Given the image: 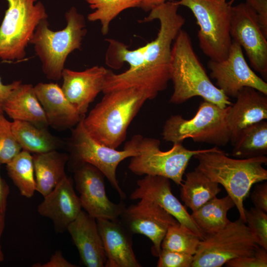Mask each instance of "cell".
Returning a JSON list of instances; mask_svg holds the SVG:
<instances>
[{
    "label": "cell",
    "mask_w": 267,
    "mask_h": 267,
    "mask_svg": "<svg viewBox=\"0 0 267 267\" xmlns=\"http://www.w3.org/2000/svg\"><path fill=\"white\" fill-rule=\"evenodd\" d=\"M234 206L235 204L229 195L221 198L216 197L192 211L190 216L205 236L220 230L229 223L227 214Z\"/></svg>",
    "instance_id": "484cf974"
},
{
    "label": "cell",
    "mask_w": 267,
    "mask_h": 267,
    "mask_svg": "<svg viewBox=\"0 0 267 267\" xmlns=\"http://www.w3.org/2000/svg\"><path fill=\"white\" fill-rule=\"evenodd\" d=\"M208 67L211 77L216 80V86L229 98H236L244 87L254 88L267 95V83L251 69L242 47L233 40L227 57L220 61L210 60Z\"/></svg>",
    "instance_id": "4fadbf2b"
},
{
    "label": "cell",
    "mask_w": 267,
    "mask_h": 267,
    "mask_svg": "<svg viewBox=\"0 0 267 267\" xmlns=\"http://www.w3.org/2000/svg\"><path fill=\"white\" fill-rule=\"evenodd\" d=\"M21 83V81H15L9 84H4L0 77V113H4V103L11 92Z\"/></svg>",
    "instance_id": "f35d334b"
},
{
    "label": "cell",
    "mask_w": 267,
    "mask_h": 267,
    "mask_svg": "<svg viewBox=\"0 0 267 267\" xmlns=\"http://www.w3.org/2000/svg\"><path fill=\"white\" fill-rule=\"evenodd\" d=\"M232 145V155L239 159L266 156L267 122L263 120L243 129Z\"/></svg>",
    "instance_id": "83f0119b"
},
{
    "label": "cell",
    "mask_w": 267,
    "mask_h": 267,
    "mask_svg": "<svg viewBox=\"0 0 267 267\" xmlns=\"http://www.w3.org/2000/svg\"></svg>",
    "instance_id": "7bdbcfd3"
},
{
    "label": "cell",
    "mask_w": 267,
    "mask_h": 267,
    "mask_svg": "<svg viewBox=\"0 0 267 267\" xmlns=\"http://www.w3.org/2000/svg\"><path fill=\"white\" fill-rule=\"evenodd\" d=\"M96 221L106 257L104 267H141L133 251L132 233L119 218Z\"/></svg>",
    "instance_id": "ac0fdd59"
},
{
    "label": "cell",
    "mask_w": 267,
    "mask_h": 267,
    "mask_svg": "<svg viewBox=\"0 0 267 267\" xmlns=\"http://www.w3.org/2000/svg\"><path fill=\"white\" fill-rule=\"evenodd\" d=\"M9 187L4 179L1 177L0 171V215H5L7 207V200L9 193Z\"/></svg>",
    "instance_id": "ab89813d"
},
{
    "label": "cell",
    "mask_w": 267,
    "mask_h": 267,
    "mask_svg": "<svg viewBox=\"0 0 267 267\" xmlns=\"http://www.w3.org/2000/svg\"><path fill=\"white\" fill-rule=\"evenodd\" d=\"M7 174L21 195L32 197L36 190V180L33 155L22 150L6 164Z\"/></svg>",
    "instance_id": "f1b7e54d"
},
{
    "label": "cell",
    "mask_w": 267,
    "mask_h": 267,
    "mask_svg": "<svg viewBox=\"0 0 267 267\" xmlns=\"http://www.w3.org/2000/svg\"><path fill=\"white\" fill-rule=\"evenodd\" d=\"M157 267H191L194 255L162 249Z\"/></svg>",
    "instance_id": "836d02e7"
},
{
    "label": "cell",
    "mask_w": 267,
    "mask_h": 267,
    "mask_svg": "<svg viewBox=\"0 0 267 267\" xmlns=\"http://www.w3.org/2000/svg\"><path fill=\"white\" fill-rule=\"evenodd\" d=\"M201 239L179 222L168 229L162 241L161 249L194 255Z\"/></svg>",
    "instance_id": "4dcf8cb0"
},
{
    "label": "cell",
    "mask_w": 267,
    "mask_h": 267,
    "mask_svg": "<svg viewBox=\"0 0 267 267\" xmlns=\"http://www.w3.org/2000/svg\"><path fill=\"white\" fill-rule=\"evenodd\" d=\"M254 10L261 27L267 37V0H246Z\"/></svg>",
    "instance_id": "d590c367"
},
{
    "label": "cell",
    "mask_w": 267,
    "mask_h": 267,
    "mask_svg": "<svg viewBox=\"0 0 267 267\" xmlns=\"http://www.w3.org/2000/svg\"><path fill=\"white\" fill-rule=\"evenodd\" d=\"M258 246L239 218L200 240L191 267H221L232 259L254 254Z\"/></svg>",
    "instance_id": "30bf717a"
},
{
    "label": "cell",
    "mask_w": 267,
    "mask_h": 267,
    "mask_svg": "<svg viewBox=\"0 0 267 267\" xmlns=\"http://www.w3.org/2000/svg\"><path fill=\"white\" fill-rule=\"evenodd\" d=\"M138 187L131 193L132 200L146 199L153 202L172 215L180 224L201 240L204 237L190 214L172 192L170 179L161 176L145 175L136 182Z\"/></svg>",
    "instance_id": "2e32d148"
},
{
    "label": "cell",
    "mask_w": 267,
    "mask_h": 267,
    "mask_svg": "<svg viewBox=\"0 0 267 267\" xmlns=\"http://www.w3.org/2000/svg\"><path fill=\"white\" fill-rule=\"evenodd\" d=\"M12 122L3 113H0V164H6L11 161L22 149L12 130Z\"/></svg>",
    "instance_id": "1f68e13d"
},
{
    "label": "cell",
    "mask_w": 267,
    "mask_h": 267,
    "mask_svg": "<svg viewBox=\"0 0 267 267\" xmlns=\"http://www.w3.org/2000/svg\"><path fill=\"white\" fill-rule=\"evenodd\" d=\"M254 207L267 213V182L256 185L251 194Z\"/></svg>",
    "instance_id": "8d00e7d4"
},
{
    "label": "cell",
    "mask_w": 267,
    "mask_h": 267,
    "mask_svg": "<svg viewBox=\"0 0 267 267\" xmlns=\"http://www.w3.org/2000/svg\"><path fill=\"white\" fill-rule=\"evenodd\" d=\"M83 119L71 131L69 146L73 162L87 163L98 169L121 198H126L117 178L116 170L122 161L136 155L135 150L127 142L122 150L97 142L86 130Z\"/></svg>",
    "instance_id": "8fae6325"
},
{
    "label": "cell",
    "mask_w": 267,
    "mask_h": 267,
    "mask_svg": "<svg viewBox=\"0 0 267 267\" xmlns=\"http://www.w3.org/2000/svg\"><path fill=\"white\" fill-rule=\"evenodd\" d=\"M65 17L66 27L57 31L49 28L47 19L40 21L30 42L42 63L44 75L52 81L62 78L67 57L81 49L87 32L85 18L75 7H71Z\"/></svg>",
    "instance_id": "5b68a950"
},
{
    "label": "cell",
    "mask_w": 267,
    "mask_h": 267,
    "mask_svg": "<svg viewBox=\"0 0 267 267\" xmlns=\"http://www.w3.org/2000/svg\"><path fill=\"white\" fill-rule=\"evenodd\" d=\"M74 166V181L82 208L95 219L119 218L126 207L122 202L117 204L109 199L104 174L89 163H76Z\"/></svg>",
    "instance_id": "7c38bea8"
},
{
    "label": "cell",
    "mask_w": 267,
    "mask_h": 267,
    "mask_svg": "<svg viewBox=\"0 0 267 267\" xmlns=\"http://www.w3.org/2000/svg\"><path fill=\"white\" fill-rule=\"evenodd\" d=\"M93 11L88 14L89 21H99L102 35L109 31L111 22L122 12L131 8L140 7L142 0H86Z\"/></svg>",
    "instance_id": "f546056e"
},
{
    "label": "cell",
    "mask_w": 267,
    "mask_h": 267,
    "mask_svg": "<svg viewBox=\"0 0 267 267\" xmlns=\"http://www.w3.org/2000/svg\"><path fill=\"white\" fill-rule=\"evenodd\" d=\"M179 5L189 8L199 27V46L210 60L225 59L232 43L231 2L222 0H179Z\"/></svg>",
    "instance_id": "ba28073f"
},
{
    "label": "cell",
    "mask_w": 267,
    "mask_h": 267,
    "mask_svg": "<svg viewBox=\"0 0 267 267\" xmlns=\"http://www.w3.org/2000/svg\"><path fill=\"white\" fill-rule=\"evenodd\" d=\"M180 184V197L185 207L194 211L221 191L219 184L212 181L196 169L185 175Z\"/></svg>",
    "instance_id": "4316f807"
},
{
    "label": "cell",
    "mask_w": 267,
    "mask_h": 267,
    "mask_svg": "<svg viewBox=\"0 0 267 267\" xmlns=\"http://www.w3.org/2000/svg\"><path fill=\"white\" fill-rule=\"evenodd\" d=\"M67 230L86 267L105 266L106 257L95 219L82 210Z\"/></svg>",
    "instance_id": "7402d4cb"
},
{
    "label": "cell",
    "mask_w": 267,
    "mask_h": 267,
    "mask_svg": "<svg viewBox=\"0 0 267 267\" xmlns=\"http://www.w3.org/2000/svg\"><path fill=\"white\" fill-rule=\"evenodd\" d=\"M33 267H78V266L68 262L63 257L60 251H57L53 254L49 260L46 263H37L32 266Z\"/></svg>",
    "instance_id": "74e56055"
},
{
    "label": "cell",
    "mask_w": 267,
    "mask_h": 267,
    "mask_svg": "<svg viewBox=\"0 0 267 267\" xmlns=\"http://www.w3.org/2000/svg\"><path fill=\"white\" fill-rule=\"evenodd\" d=\"M32 155L36 190L44 197L67 176L65 168L69 156L57 150Z\"/></svg>",
    "instance_id": "cb8c5ba5"
},
{
    "label": "cell",
    "mask_w": 267,
    "mask_h": 267,
    "mask_svg": "<svg viewBox=\"0 0 267 267\" xmlns=\"http://www.w3.org/2000/svg\"><path fill=\"white\" fill-rule=\"evenodd\" d=\"M127 142L135 150L131 157L130 170L138 176L150 175L167 178L180 185L191 158L209 149L190 150L182 142L174 143L169 150L160 149L159 139L135 134Z\"/></svg>",
    "instance_id": "8992f818"
},
{
    "label": "cell",
    "mask_w": 267,
    "mask_h": 267,
    "mask_svg": "<svg viewBox=\"0 0 267 267\" xmlns=\"http://www.w3.org/2000/svg\"><path fill=\"white\" fill-rule=\"evenodd\" d=\"M228 107L222 108L204 100L189 120L180 115H171L164 125L163 138L173 143L191 138L194 142L226 146L230 140L226 120Z\"/></svg>",
    "instance_id": "52a82bcc"
},
{
    "label": "cell",
    "mask_w": 267,
    "mask_h": 267,
    "mask_svg": "<svg viewBox=\"0 0 267 267\" xmlns=\"http://www.w3.org/2000/svg\"><path fill=\"white\" fill-rule=\"evenodd\" d=\"M5 226V216L0 215V238L2 235L4 227ZM4 260V256L1 250V247L0 243V262H1Z\"/></svg>",
    "instance_id": "b9f144b4"
},
{
    "label": "cell",
    "mask_w": 267,
    "mask_h": 267,
    "mask_svg": "<svg viewBox=\"0 0 267 267\" xmlns=\"http://www.w3.org/2000/svg\"><path fill=\"white\" fill-rule=\"evenodd\" d=\"M267 95L251 87H244L238 92L226 116L232 144L243 129L267 119Z\"/></svg>",
    "instance_id": "44dd1931"
},
{
    "label": "cell",
    "mask_w": 267,
    "mask_h": 267,
    "mask_svg": "<svg viewBox=\"0 0 267 267\" xmlns=\"http://www.w3.org/2000/svg\"><path fill=\"white\" fill-rule=\"evenodd\" d=\"M34 89L52 128L60 131L72 129L85 116L79 113L57 84L41 82Z\"/></svg>",
    "instance_id": "ffe728a7"
},
{
    "label": "cell",
    "mask_w": 267,
    "mask_h": 267,
    "mask_svg": "<svg viewBox=\"0 0 267 267\" xmlns=\"http://www.w3.org/2000/svg\"><path fill=\"white\" fill-rule=\"evenodd\" d=\"M3 112L13 121H26L44 128L49 126L31 84L22 83L14 89L4 103Z\"/></svg>",
    "instance_id": "603a6c76"
},
{
    "label": "cell",
    "mask_w": 267,
    "mask_h": 267,
    "mask_svg": "<svg viewBox=\"0 0 267 267\" xmlns=\"http://www.w3.org/2000/svg\"><path fill=\"white\" fill-rule=\"evenodd\" d=\"M38 212L53 222L56 230H67L68 226L82 211L79 197L76 194L71 178L67 176L45 196Z\"/></svg>",
    "instance_id": "d6986e66"
},
{
    "label": "cell",
    "mask_w": 267,
    "mask_h": 267,
    "mask_svg": "<svg viewBox=\"0 0 267 267\" xmlns=\"http://www.w3.org/2000/svg\"><path fill=\"white\" fill-rule=\"evenodd\" d=\"M171 80L174 90L170 103L181 104L198 96L222 108L232 104L212 82L193 49L190 37L182 29L172 48Z\"/></svg>",
    "instance_id": "277c9868"
},
{
    "label": "cell",
    "mask_w": 267,
    "mask_h": 267,
    "mask_svg": "<svg viewBox=\"0 0 267 267\" xmlns=\"http://www.w3.org/2000/svg\"><path fill=\"white\" fill-rule=\"evenodd\" d=\"M147 100L145 93L136 88L107 92L84 117V126L96 141L117 149L125 140L129 126Z\"/></svg>",
    "instance_id": "3957f363"
},
{
    "label": "cell",
    "mask_w": 267,
    "mask_h": 267,
    "mask_svg": "<svg viewBox=\"0 0 267 267\" xmlns=\"http://www.w3.org/2000/svg\"><path fill=\"white\" fill-rule=\"evenodd\" d=\"M225 265L227 267H267V250L258 246L254 254L232 259Z\"/></svg>",
    "instance_id": "e575fe53"
},
{
    "label": "cell",
    "mask_w": 267,
    "mask_h": 267,
    "mask_svg": "<svg viewBox=\"0 0 267 267\" xmlns=\"http://www.w3.org/2000/svg\"><path fill=\"white\" fill-rule=\"evenodd\" d=\"M179 5L171 1L149 11L140 22L158 20L160 28L156 38L139 47V63L133 70L115 74L108 70L102 92L136 88L143 91L147 100L154 99L165 90L171 80L172 48L179 31L185 23V18L178 12Z\"/></svg>",
    "instance_id": "6da1fadb"
},
{
    "label": "cell",
    "mask_w": 267,
    "mask_h": 267,
    "mask_svg": "<svg viewBox=\"0 0 267 267\" xmlns=\"http://www.w3.org/2000/svg\"><path fill=\"white\" fill-rule=\"evenodd\" d=\"M193 157L198 161L195 169L223 186L233 201L239 218L246 223L243 202L255 183L267 179V170L263 167L267 163V156L232 158L215 146Z\"/></svg>",
    "instance_id": "7a4b0ae2"
},
{
    "label": "cell",
    "mask_w": 267,
    "mask_h": 267,
    "mask_svg": "<svg viewBox=\"0 0 267 267\" xmlns=\"http://www.w3.org/2000/svg\"><path fill=\"white\" fill-rule=\"evenodd\" d=\"M120 218L132 234L144 235L151 241V253L157 257L168 229L178 222L160 206L146 199L126 207Z\"/></svg>",
    "instance_id": "9a60e30c"
},
{
    "label": "cell",
    "mask_w": 267,
    "mask_h": 267,
    "mask_svg": "<svg viewBox=\"0 0 267 267\" xmlns=\"http://www.w3.org/2000/svg\"><path fill=\"white\" fill-rule=\"evenodd\" d=\"M230 36L246 53L254 70L267 78V37L255 12L247 3L232 6Z\"/></svg>",
    "instance_id": "5bb4252c"
},
{
    "label": "cell",
    "mask_w": 267,
    "mask_h": 267,
    "mask_svg": "<svg viewBox=\"0 0 267 267\" xmlns=\"http://www.w3.org/2000/svg\"><path fill=\"white\" fill-rule=\"evenodd\" d=\"M246 225L256 244L267 250V213L257 208L245 209Z\"/></svg>",
    "instance_id": "d6a6232c"
},
{
    "label": "cell",
    "mask_w": 267,
    "mask_h": 267,
    "mask_svg": "<svg viewBox=\"0 0 267 267\" xmlns=\"http://www.w3.org/2000/svg\"><path fill=\"white\" fill-rule=\"evenodd\" d=\"M174 0H142L140 7L144 11L148 12L159 5Z\"/></svg>",
    "instance_id": "60d3db41"
},
{
    "label": "cell",
    "mask_w": 267,
    "mask_h": 267,
    "mask_svg": "<svg viewBox=\"0 0 267 267\" xmlns=\"http://www.w3.org/2000/svg\"><path fill=\"white\" fill-rule=\"evenodd\" d=\"M6 0L8 8L0 25V59L20 60L38 25L48 15L38 0Z\"/></svg>",
    "instance_id": "9c48e42d"
},
{
    "label": "cell",
    "mask_w": 267,
    "mask_h": 267,
    "mask_svg": "<svg viewBox=\"0 0 267 267\" xmlns=\"http://www.w3.org/2000/svg\"><path fill=\"white\" fill-rule=\"evenodd\" d=\"M11 127L22 150L39 154L57 150L62 146V141L51 134L47 128L22 121H13Z\"/></svg>",
    "instance_id": "d4e9b609"
},
{
    "label": "cell",
    "mask_w": 267,
    "mask_h": 267,
    "mask_svg": "<svg viewBox=\"0 0 267 267\" xmlns=\"http://www.w3.org/2000/svg\"><path fill=\"white\" fill-rule=\"evenodd\" d=\"M108 70L95 65L81 71L63 70L62 91L82 116H86L90 104L102 91Z\"/></svg>",
    "instance_id": "e0dca14e"
}]
</instances>
